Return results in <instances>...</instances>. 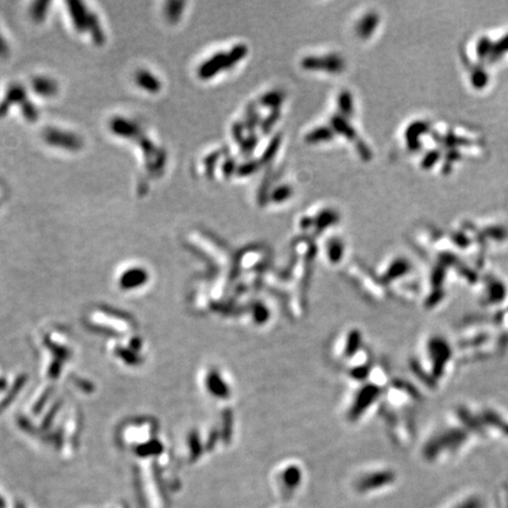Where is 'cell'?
<instances>
[{
	"label": "cell",
	"mask_w": 508,
	"mask_h": 508,
	"mask_svg": "<svg viewBox=\"0 0 508 508\" xmlns=\"http://www.w3.org/2000/svg\"><path fill=\"white\" fill-rule=\"evenodd\" d=\"M479 507H480V503L477 500H468L465 504H462L461 506H459L458 508H479Z\"/></svg>",
	"instance_id": "1"
}]
</instances>
